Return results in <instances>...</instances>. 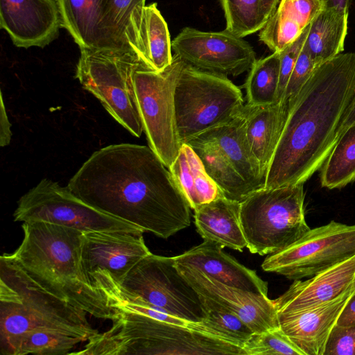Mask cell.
<instances>
[{
  "label": "cell",
  "mask_w": 355,
  "mask_h": 355,
  "mask_svg": "<svg viewBox=\"0 0 355 355\" xmlns=\"http://www.w3.org/2000/svg\"><path fill=\"white\" fill-rule=\"evenodd\" d=\"M146 0H108L107 30L113 50L137 53Z\"/></svg>",
  "instance_id": "28"
},
{
  "label": "cell",
  "mask_w": 355,
  "mask_h": 355,
  "mask_svg": "<svg viewBox=\"0 0 355 355\" xmlns=\"http://www.w3.org/2000/svg\"><path fill=\"white\" fill-rule=\"evenodd\" d=\"M324 355H355V325L335 324L328 336Z\"/></svg>",
  "instance_id": "38"
},
{
  "label": "cell",
  "mask_w": 355,
  "mask_h": 355,
  "mask_svg": "<svg viewBox=\"0 0 355 355\" xmlns=\"http://www.w3.org/2000/svg\"><path fill=\"white\" fill-rule=\"evenodd\" d=\"M241 202L225 196L194 209V223L204 241L242 252L247 242L240 219Z\"/></svg>",
  "instance_id": "22"
},
{
  "label": "cell",
  "mask_w": 355,
  "mask_h": 355,
  "mask_svg": "<svg viewBox=\"0 0 355 355\" xmlns=\"http://www.w3.org/2000/svg\"><path fill=\"white\" fill-rule=\"evenodd\" d=\"M354 287L355 255L308 279L294 280L272 301L277 313L298 312L329 303Z\"/></svg>",
  "instance_id": "17"
},
{
  "label": "cell",
  "mask_w": 355,
  "mask_h": 355,
  "mask_svg": "<svg viewBox=\"0 0 355 355\" xmlns=\"http://www.w3.org/2000/svg\"><path fill=\"white\" fill-rule=\"evenodd\" d=\"M310 25L302 32L301 35L292 44L280 52L279 82L277 90V101L282 102L291 74L295 62L304 45Z\"/></svg>",
  "instance_id": "37"
},
{
  "label": "cell",
  "mask_w": 355,
  "mask_h": 355,
  "mask_svg": "<svg viewBox=\"0 0 355 355\" xmlns=\"http://www.w3.org/2000/svg\"><path fill=\"white\" fill-rule=\"evenodd\" d=\"M355 180V124L338 138L322 166L320 182L329 189L341 188Z\"/></svg>",
  "instance_id": "31"
},
{
  "label": "cell",
  "mask_w": 355,
  "mask_h": 355,
  "mask_svg": "<svg viewBox=\"0 0 355 355\" xmlns=\"http://www.w3.org/2000/svg\"><path fill=\"white\" fill-rule=\"evenodd\" d=\"M167 24L157 3L146 5L139 36L137 55L148 68L160 71L173 61Z\"/></svg>",
  "instance_id": "27"
},
{
  "label": "cell",
  "mask_w": 355,
  "mask_h": 355,
  "mask_svg": "<svg viewBox=\"0 0 355 355\" xmlns=\"http://www.w3.org/2000/svg\"><path fill=\"white\" fill-rule=\"evenodd\" d=\"M355 124V93L350 101L338 125L337 137L341 135L351 125Z\"/></svg>",
  "instance_id": "41"
},
{
  "label": "cell",
  "mask_w": 355,
  "mask_h": 355,
  "mask_svg": "<svg viewBox=\"0 0 355 355\" xmlns=\"http://www.w3.org/2000/svg\"><path fill=\"white\" fill-rule=\"evenodd\" d=\"M242 113L234 120L209 129L187 142L208 144L217 147L255 191L264 187L265 177L249 145Z\"/></svg>",
  "instance_id": "20"
},
{
  "label": "cell",
  "mask_w": 355,
  "mask_h": 355,
  "mask_svg": "<svg viewBox=\"0 0 355 355\" xmlns=\"http://www.w3.org/2000/svg\"><path fill=\"white\" fill-rule=\"evenodd\" d=\"M354 93V53H340L316 68L288 104L263 187L304 184L322 166Z\"/></svg>",
  "instance_id": "2"
},
{
  "label": "cell",
  "mask_w": 355,
  "mask_h": 355,
  "mask_svg": "<svg viewBox=\"0 0 355 355\" xmlns=\"http://www.w3.org/2000/svg\"><path fill=\"white\" fill-rule=\"evenodd\" d=\"M120 293L139 297L191 322L205 318L199 294L179 270L174 257L152 253L145 257L126 275Z\"/></svg>",
  "instance_id": "12"
},
{
  "label": "cell",
  "mask_w": 355,
  "mask_h": 355,
  "mask_svg": "<svg viewBox=\"0 0 355 355\" xmlns=\"http://www.w3.org/2000/svg\"><path fill=\"white\" fill-rule=\"evenodd\" d=\"M11 123L7 115L6 105L3 99V94L1 92V108H0V146H6L10 144L12 138Z\"/></svg>",
  "instance_id": "39"
},
{
  "label": "cell",
  "mask_w": 355,
  "mask_h": 355,
  "mask_svg": "<svg viewBox=\"0 0 355 355\" xmlns=\"http://www.w3.org/2000/svg\"><path fill=\"white\" fill-rule=\"evenodd\" d=\"M223 9L225 29L244 37L259 31L265 25L261 0H219Z\"/></svg>",
  "instance_id": "34"
},
{
  "label": "cell",
  "mask_w": 355,
  "mask_h": 355,
  "mask_svg": "<svg viewBox=\"0 0 355 355\" xmlns=\"http://www.w3.org/2000/svg\"><path fill=\"white\" fill-rule=\"evenodd\" d=\"M280 0H261V15L265 23L276 10Z\"/></svg>",
  "instance_id": "42"
},
{
  "label": "cell",
  "mask_w": 355,
  "mask_h": 355,
  "mask_svg": "<svg viewBox=\"0 0 355 355\" xmlns=\"http://www.w3.org/2000/svg\"><path fill=\"white\" fill-rule=\"evenodd\" d=\"M175 55L198 69L237 76L256 61L252 46L243 37L225 30L202 31L184 27L171 42Z\"/></svg>",
  "instance_id": "14"
},
{
  "label": "cell",
  "mask_w": 355,
  "mask_h": 355,
  "mask_svg": "<svg viewBox=\"0 0 355 355\" xmlns=\"http://www.w3.org/2000/svg\"><path fill=\"white\" fill-rule=\"evenodd\" d=\"M62 27L80 49H112L107 30L108 0H55Z\"/></svg>",
  "instance_id": "21"
},
{
  "label": "cell",
  "mask_w": 355,
  "mask_h": 355,
  "mask_svg": "<svg viewBox=\"0 0 355 355\" xmlns=\"http://www.w3.org/2000/svg\"><path fill=\"white\" fill-rule=\"evenodd\" d=\"M320 65L303 46L289 78L282 102L288 104L292 101Z\"/></svg>",
  "instance_id": "36"
},
{
  "label": "cell",
  "mask_w": 355,
  "mask_h": 355,
  "mask_svg": "<svg viewBox=\"0 0 355 355\" xmlns=\"http://www.w3.org/2000/svg\"><path fill=\"white\" fill-rule=\"evenodd\" d=\"M80 50L76 78L120 125L133 136L140 137L144 130L135 96L134 74L144 63L132 51Z\"/></svg>",
  "instance_id": "8"
},
{
  "label": "cell",
  "mask_w": 355,
  "mask_h": 355,
  "mask_svg": "<svg viewBox=\"0 0 355 355\" xmlns=\"http://www.w3.org/2000/svg\"><path fill=\"white\" fill-rule=\"evenodd\" d=\"M87 313L46 291L10 257H0V351L37 329L60 331L87 341L98 331Z\"/></svg>",
  "instance_id": "4"
},
{
  "label": "cell",
  "mask_w": 355,
  "mask_h": 355,
  "mask_svg": "<svg viewBox=\"0 0 355 355\" xmlns=\"http://www.w3.org/2000/svg\"><path fill=\"white\" fill-rule=\"evenodd\" d=\"M80 338L49 329L26 332L12 340L1 355H67L80 343Z\"/></svg>",
  "instance_id": "30"
},
{
  "label": "cell",
  "mask_w": 355,
  "mask_h": 355,
  "mask_svg": "<svg viewBox=\"0 0 355 355\" xmlns=\"http://www.w3.org/2000/svg\"><path fill=\"white\" fill-rule=\"evenodd\" d=\"M336 324L340 326L355 325V291L347 302Z\"/></svg>",
  "instance_id": "40"
},
{
  "label": "cell",
  "mask_w": 355,
  "mask_h": 355,
  "mask_svg": "<svg viewBox=\"0 0 355 355\" xmlns=\"http://www.w3.org/2000/svg\"><path fill=\"white\" fill-rule=\"evenodd\" d=\"M24 238L11 259L40 286L99 319L118 309L94 287L81 262L83 232L44 222L23 223Z\"/></svg>",
  "instance_id": "3"
},
{
  "label": "cell",
  "mask_w": 355,
  "mask_h": 355,
  "mask_svg": "<svg viewBox=\"0 0 355 355\" xmlns=\"http://www.w3.org/2000/svg\"><path fill=\"white\" fill-rule=\"evenodd\" d=\"M200 158L205 168L225 197L241 202L254 189L236 171L232 163L214 145L187 142Z\"/></svg>",
  "instance_id": "29"
},
{
  "label": "cell",
  "mask_w": 355,
  "mask_h": 355,
  "mask_svg": "<svg viewBox=\"0 0 355 355\" xmlns=\"http://www.w3.org/2000/svg\"><path fill=\"white\" fill-rule=\"evenodd\" d=\"M324 8L322 0H280L259 31V40L272 52L295 42Z\"/></svg>",
  "instance_id": "23"
},
{
  "label": "cell",
  "mask_w": 355,
  "mask_h": 355,
  "mask_svg": "<svg viewBox=\"0 0 355 355\" xmlns=\"http://www.w3.org/2000/svg\"><path fill=\"white\" fill-rule=\"evenodd\" d=\"M288 104L253 106L245 104L243 116L247 139L266 178L288 114Z\"/></svg>",
  "instance_id": "24"
},
{
  "label": "cell",
  "mask_w": 355,
  "mask_h": 355,
  "mask_svg": "<svg viewBox=\"0 0 355 355\" xmlns=\"http://www.w3.org/2000/svg\"><path fill=\"white\" fill-rule=\"evenodd\" d=\"M150 253L143 234L83 233L81 262L84 273L89 283L110 300L113 307L126 275Z\"/></svg>",
  "instance_id": "13"
},
{
  "label": "cell",
  "mask_w": 355,
  "mask_h": 355,
  "mask_svg": "<svg viewBox=\"0 0 355 355\" xmlns=\"http://www.w3.org/2000/svg\"><path fill=\"white\" fill-rule=\"evenodd\" d=\"M279 71L280 52L256 60L243 85L247 104L260 106L277 103Z\"/></svg>",
  "instance_id": "32"
},
{
  "label": "cell",
  "mask_w": 355,
  "mask_h": 355,
  "mask_svg": "<svg viewBox=\"0 0 355 355\" xmlns=\"http://www.w3.org/2000/svg\"><path fill=\"white\" fill-rule=\"evenodd\" d=\"M355 255V225L336 221L310 229L288 248L269 254L263 270L292 280L309 277Z\"/></svg>",
  "instance_id": "11"
},
{
  "label": "cell",
  "mask_w": 355,
  "mask_h": 355,
  "mask_svg": "<svg viewBox=\"0 0 355 355\" xmlns=\"http://www.w3.org/2000/svg\"><path fill=\"white\" fill-rule=\"evenodd\" d=\"M14 220L44 222L92 232H144L130 223L103 213L76 196L67 187L44 178L19 200Z\"/></svg>",
  "instance_id": "10"
},
{
  "label": "cell",
  "mask_w": 355,
  "mask_h": 355,
  "mask_svg": "<svg viewBox=\"0 0 355 355\" xmlns=\"http://www.w3.org/2000/svg\"><path fill=\"white\" fill-rule=\"evenodd\" d=\"M243 349L245 355H304L280 327L254 333Z\"/></svg>",
  "instance_id": "35"
},
{
  "label": "cell",
  "mask_w": 355,
  "mask_h": 355,
  "mask_svg": "<svg viewBox=\"0 0 355 355\" xmlns=\"http://www.w3.org/2000/svg\"><path fill=\"white\" fill-rule=\"evenodd\" d=\"M205 318L200 322L214 334L243 347L253 331L234 312L216 301L199 295Z\"/></svg>",
  "instance_id": "33"
},
{
  "label": "cell",
  "mask_w": 355,
  "mask_h": 355,
  "mask_svg": "<svg viewBox=\"0 0 355 355\" xmlns=\"http://www.w3.org/2000/svg\"><path fill=\"white\" fill-rule=\"evenodd\" d=\"M67 187L95 209L162 239L191 224L187 198L149 146L103 147L82 164Z\"/></svg>",
  "instance_id": "1"
},
{
  "label": "cell",
  "mask_w": 355,
  "mask_h": 355,
  "mask_svg": "<svg viewBox=\"0 0 355 355\" xmlns=\"http://www.w3.org/2000/svg\"><path fill=\"white\" fill-rule=\"evenodd\" d=\"M303 185L262 187L241 202V223L251 253L263 256L281 251L311 229L305 220Z\"/></svg>",
  "instance_id": "6"
},
{
  "label": "cell",
  "mask_w": 355,
  "mask_h": 355,
  "mask_svg": "<svg viewBox=\"0 0 355 355\" xmlns=\"http://www.w3.org/2000/svg\"><path fill=\"white\" fill-rule=\"evenodd\" d=\"M174 259L177 265L198 270L228 286L268 296L267 282L214 242L204 241Z\"/></svg>",
  "instance_id": "18"
},
{
  "label": "cell",
  "mask_w": 355,
  "mask_h": 355,
  "mask_svg": "<svg viewBox=\"0 0 355 355\" xmlns=\"http://www.w3.org/2000/svg\"><path fill=\"white\" fill-rule=\"evenodd\" d=\"M185 64L174 55L172 63L163 71L142 64L134 74L137 106L148 146L168 168L182 144L177 127L174 94Z\"/></svg>",
  "instance_id": "9"
},
{
  "label": "cell",
  "mask_w": 355,
  "mask_h": 355,
  "mask_svg": "<svg viewBox=\"0 0 355 355\" xmlns=\"http://www.w3.org/2000/svg\"><path fill=\"white\" fill-rule=\"evenodd\" d=\"M176 266L199 295L236 313L254 333L279 327L275 306L268 296L228 286L198 270Z\"/></svg>",
  "instance_id": "15"
},
{
  "label": "cell",
  "mask_w": 355,
  "mask_h": 355,
  "mask_svg": "<svg viewBox=\"0 0 355 355\" xmlns=\"http://www.w3.org/2000/svg\"><path fill=\"white\" fill-rule=\"evenodd\" d=\"M354 291L313 309L277 313L279 327L304 355H324L329 333Z\"/></svg>",
  "instance_id": "19"
},
{
  "label": "cell",
  "mask_w": 355,
  "mask_h": 355,
  "mask_svg": "<svg viewBox=\"0 0 355 355\" xmlns=\"http://www.w3.org/2000/svg\"><path fill=\"white\" fill-rule=\"evenodd\" d=\"M349 12L324 8L310 24L304 48L319 64L342 53Z\"/></svg>",
  "instance_id": "26"
},
{
  "label": "cell",
  "mask_w": 355,
  "mask_h": 355,
  "mask_svg": "<svg viewBox=\"0 0 355 355\" xmlns=\"http://www.w3.org/2000/svg\"><path fill=\"white\" fill-rule=\"evenodd\" d=\"M112 325L92 336L81 355H245L243 347L222 337L118 309Z\"/></svg>",
  "instance_id": "5"
},
{
  "label": "cell",
  "mask_w": 355,
  "mask_h": 355,
  "mask_svg": "<svg viewBox=\"0 0 355 355\" xmlns=\"http://www.w3.org/2000/svg\"><path fill=\"white\" fill-rule=\"evenodd\" d=\"M168 169L193 210L201 205L225 196L207 173L199 156L187 143H182Z\"/></svg>",
  "instance_id": "25"
},
{
  "label": "cell",
  "mask_w": 355,
  "mask_h": 355,
  "mask_svg": "<svg viewBox=\"0 0 355 355\" xmlns=\"http://www.w3.org/2000/svg\"><path fill=\"white\" fill-rule=\"evenodd\" d=\"M0 27L17 47L44 48L62 27L55 0H0Z\"/></svg>",
  "instance_id": "16"
},
{
  "label": "cell",
  "mask_w": 355,
  "mask_h": 355,
  "mask_svg": "<svg viewBox=\"0 0 355 355\" xmlns=\"http://www.w3.org/2000/svg\"><path fill=\"white\" fill-rule=\"evenodd\" d=\"M324 8H336L340 10L349 12L353 0H322Z\"/></svg>",
  "instance_id": "43"
},
{
  "label": "cell",
  "mask_w": 355,
  "mask_h": 355,
  "mask_svg": "<svg viewBox=\"0 0 355 355\" xmlns=\"http://www.w3.org/2000/svg\"><path fill=\"white\" fill-rule=\"evenodd\" d=\"M174 99L182 143L234 120L245 105L241 89L227 76L187 64L178 80Z\"/></svg>",
  "instance_id": "7"
}]
</instances>
